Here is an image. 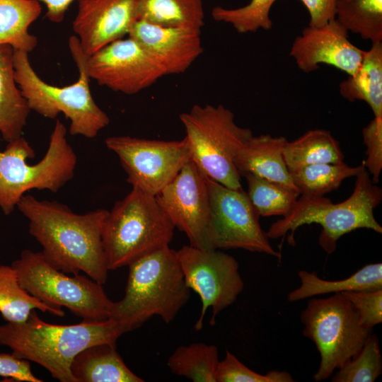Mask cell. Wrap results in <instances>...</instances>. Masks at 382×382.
Wrapping results in <instances>:
<instances>
[{"label": "cell", "mask_w": 382, "mask_h": 382, "mask_svg": "<svg viewBox=\"0 0 382 382\" xmlns=\"http://www.w3.org/2000/svg\"><path fill=\"white\" fill-rule=\"evenodd\" d=\"M16 207L28 219L30 234L52 267L73 274L83 272L99 284L106 282L109 270L102 236L108 210L79 214L64 204L31 195H24Z\"/></svg>", "instance_id": "1"}, {"label": "cell", "mask_w": 382, "mask_h": 382, "mask_svg": "<svg viewBox=\"0 0 382 382\" xmlns=\"http://www.w3.org/2000/svg\"><path fill=\"white\" fill-rule=\"evenodd\" d=\"M122 334L111 319L56 325L43 321L33 310L25 321L0 325V345L19 359L40 364L61 382H75L70 369L74 357L96 344H116Z\"/></svg>", "instance_id": "2"}, {"label": "cell", "mask_w": 382, "mask_h": 382, "mask_svg": "<svg viewBox=\"0 0 382 382\" xmlns=\"http://www.w3.org/2000/svg\"><path fill=\"white\" fill-rule=\"evenodd\" d=\"M123 298L113 301L109 319L123 333L154 316L171 323L190 296L176 250L169 245L131 262Z\"/></svg>", "instance_id": "3"}, {"label": "cell", "mask_w": 382, "mask_h": 382, "mask_svg": "<svg viewBox=\"0 0 382 382\" xmlns=\"http://www.w3.org/2000/svg\"><path fill=\"white\" fill-rule=\"evenodd\" d=\"M69 47L79 70L74 83L61 87L47 83L34 70L28 53L16 50L13 52L14 79L30 110L50 119L62 113L70 120L71 135L92 139L108 125L110 118L91 95L86 67L88 56L76 36L69 37Z\"/></svg>", "instance_id": "4"}, {"label": "cell", "mask_w": 382, "mask_h": 382, "mask_svg": "<svg viewBox=\"0 0 382 382\" xmlns=\"http://www.w3.org/2000/svg\"><path fill=\"white\" fill-rule=\"evenodd\" d=\"M354 188L345 201L332 203L326 197L300 195L291 212L271 224L266 234L269 238H284L294 245L296 229L306 224H318L322 230L318 243L328 255L337 247V241L345 234L358 228H368L378 233L382 227L374 216V209L382 200V190L374 184L365 167L355 176Z\"/></svg>", "instance_id": "5"}, {"label": "cell", "mask_w": 382, "mask_h": 382, "mask_svg": "<svg viewBox=\"0 0 382 382\" xmlns=\"http://www.w3.org/2000/svg\"><path fill=\"white\" fill-rule=\"evenodd\" d=\"M175 228L156 196L132 187L105 221L102 240L108 270L128 266L169 245Z\"/></svg>", "instance_id": "6"}, {"label": "cell", "mask_w": 382, "mask_h": 382, "mask_svg": "<svg viewBox=\"0 0 382 382\" xmlns=\"http://www.w3.org/2000/svg\"><path fill=\"white\" fill-rule=\"evenodd\" d=\"M34 157L33 149L23 137L9 141L5 150L0 151V208L6 215L26 192L37 189L57 192L73 178L77 157L61 121L57 120L54 125L43 158L29 165L27 159Z\"/></svg>", "instance_id": "7"}, {"label": "cell", "mask_w": 382, "mask_h": 382, "mask_svg": "<svg viewBox=\"0 0 382 382\" xmlns=\"http://www.w3.org/2000/svg\"><path fill=\"white\" fill-rule=\"evenodd\" d=\"M179 118L184 126L190 158L209 178L231 189L242 190L234 159L253 135L238 126L222 105H195Z\"/></svg>", "instance_id": "8"}, {"label": "cell", "mask_w": 382, "mask_h": 382, "mask_svg": "<svg viewBox=\"0 0 382 382\" xmlns=\"http://www.w3.org/2000/svg\"><path fill=\"white\" fill-rule=\"evenodd\" d=\"M11 265L21 286L40 301L59 309L66 307L83 320L109 319L113 301L103 284L79 274L67 276L52 267L42 252L28 249Z\"/></svg>", "instance_id": "9"}, {"label": "cell", "mask_w": 382, "mask_h": 382, "mask_svg": "<svg viewBox=\"0 0 382 382\" xmlns=\"http://www.w3.org/2000/svg\"><path fill=\"white\" fill-rule=\"evenodd\" d=\"M303 335L312 340L320 362L313 379L330 377L362 348L371 330L363 326L353 304L341 293L311 299L300 316Z\"/></svg>", "instance_id": "10"}, {"label": "cell", "mask_w": 382, "mask_h": 382, "mask_svg": "<svg viewBox=\"0 0 382 382\" xmlns=\"http://www.w3.org/2000/svg\"><path fill=\"white\" fill-rule=\"evenodd\" d=\"M105 144L118 156L132 187L154 196L191 161L185 137L163 141L112 136L105 139Z\"/></svg>", "instance_id": "11"}, {"label": "cell", "mask_w": 382, "mask_h": 382, "mask_svg": "<svg viewBox=\"0 0 382 382\" xmlns=\"http://www.w3.org/2000/svg\"><path fill=\"white\" fill-rule=\"evenodd\" d=\"M187 286L197 293L202 308L194 328L200 330L207 310L212 308L211 325L216 316L233 304L243 291L244 283L238 261L229 254L215 250H205L183 245L176 250Z\"/></svg>", "instance_id": "12"}, {"label": "cell", "mask_w": 382, "mask_h": 382, "mask_svg": "<svg viewBox=\"0 0 382 382\" xmlns=\"http://www.w3.org/2000/svg\"><path fill=\"white\" fill-rule=\"evenodd\" d=\"M210 238L214 249H243L281 259L259 223L260 216L243 190L228 188L207 176Z\"/></svg>", "instance_id": "13"}, {"label": "cell", "mask_w": 382, "mask_h": 382, "mask_svg": "<svg viewBox=\"0 0 382 382\" xmlns=\"http://www.w3.org/2000/svg\"><path fill=\"white\" fill-rule=\"evenodd\" d=\"M156 197L175 228L186 235L190 245L215 250L210 238L207 176L192 161Z\"/></svg>", "instance_id": "14"}, {"label": "cell", "mask_w": 382, "mask_h": 382, "mask_svg": "<svg viewBox=\"0 0 382 382\" xmlns=\"http://www.w3.org/2000/svg\"><path fill=\"white\" fill-rule=\"evenodd\" d=\"M86 67L91 79L127 95L136 94L165 76L160 66L129 36L88 56Z\"/></svg>", "instance_id": "15"}, {"label": "cell", "mask_w": 382, "mask_h": 382, "mask_svg": "<svg viewBox=\"0 0 382 382\" xmlns=\"http://www.w3.org/2000/svg\"><path fill=\"white\" fill-rule=\"evenodd\" d=\"M364 52L349 40L348 31L335 18L321 26L305 28L294 40L289 55L305 73L325 64L352 76L359 67Z\"/></svg>", "instance_id": "16"}, {"label": "cell", "mask_w": 382, "mask_h": 382, "mask_svg": "<svg viewBox=\"0 0 382 382\" xmlns=\"http://www.w3.org/2000/svg\"><path fill=\"white\" fill-rule=\"evenodd\" d=\"M78 3L73 30L87 56L128 36L139 20V0H78Z\"/></svg>", "instance_id": "17"}, {"label": "cell", "mask_w": 382, "mask_h": 382, "mask_svg": "<svg viewBox=\"0 0 382 382\" xmlns=\"http://www.w3.org/2000/svg\"><path fill=\"white\" fill-rule=\"evenodd\" d=\"M128 36L160 66L165 76L186 71L203 52L201 30L137 20Z\"/></svg>", "instance_id": "18"}, {"label": "cell", "mask_w": 382, "mask_h": 382, "mask_svg": "<svg viewBox=\"0 0 382 382\" xmlns=\"http://www.w3.org/2000/svg\"><path fill=\"white\" fill-rule=\"evenodd\" d=\"M286 141L284 137L253 135L235 157L238 174L252 173L298 191L284 159Z\"/></svg>", "instance_id": "19"}, {"label": "cell", "mask_w": 382, "mask_h": 382, "mask_svg": "<svg viewBox=\"0 0 382 382\" xmlns=\"http://www.w3.org/2000/svg\"><path fill=\"white\" fill-rule=\"evenodd\" d=\"M75 382H144L125 364L116 344L99 343L79 352L70 366Z\"/></svg>", "instance_id": "20"}, {"label": "cell", "mask_w": 382, "mask_h": 382, "mask_svg": "<svg viewBox=\"0 0 382 382\" xmlns=\"http://www.w3.org/2000/svg\"><path fill=\"white\" fill-rule=\"evenodd\" d=\"M13 52L0 45V132L8 142L22 137L31 111L14 79Z\"/></svg>", "instance_id": "21"}, {"label": "cell", "mask_w": 382, "mask_h": 382, "mask_svg": "<svg viewBox=\"0 0 382 382\" xmlns=\"http://www.w3.org/2000/svg\"><path fill=\"white\" fill-rule=\"evenodd\" d=\"M339 91L350 102H366L375 117H382V42L364 52L359 67L340 83Z\"/></svg>", "instance_id": "22"}, {"label": "cell", "mask_w": 382, "mask_h": 382, "mask_svg": "<svg viewBox=\"0 0 382 382\" xmlns=\"http://www.w3.org/2000/svg\"><path fill=\"white\" fill-rule=\"evenodd\" d=\"M301 285L287 295L289 302H295L314 296L342 293L350 291H369L382 289V264H368L352 275L341 280L321 279L316 272L300 270Z\"/></svg>", "instance_id": "23"}, {"label": "cell", "mask_w": 382, "mask_h": 382, "mask_svg": "<svg viewBox=\"0 0 382 382\" xmlns=\"http://www.w3.org/2000/svg\"><path fill=\"white\" fill-rule=\"evenodd\" d=\"M42 11L35 0H0V45L27 53L37 45V37L29 33L30 26Z\"/></svg>", "instance_id": "24"}, {"label": "cell", "mask_w": 382, "mask_h": 382, "mask_svg": "<svg viewBox=\"0 0 382 382\" xmlns=\"http://www.w3.org/2000/svg\"><path fill=\"white\" fill-rule=\"evenodd\" d=\"M283 156L289 170L313 164L340 163L345 158L338 141L329 131L320 129L287 141Z\"/></svg>", "instance_id": "25"}, {"label": "cell", "mask_w": 382, "mask_h": 382, "mask_svg": "<svg viewBox=\"0 0 382 382\" xmlns=\"http://www.w3.org/2000/svg\"><path fill=\"white\" fill-rule=\"evenodd\" d=\"M139 19L161 26L201 30L204 25L202 0H139Z\"/></svg>", "instance_id": "26"}, {"label": "cell", "mask_w": 382, "mask_h": 382, "mask_svg": "<svg viewBox=\"0 0 382 382\" xmlns=\"http://www.w3.org/2000/svg\"><path fill=\"white\" fill-rule=\"evenodd\" d=\"M63 317L62 309L52 307L27 292L20 284L11 265H0V313L10 323L25 321L33 310Z\"/></svg>", "instance_id": "27"}, {"label": "cell", "mask_w": 382, "mask_h": 382, "mask_svg": "<svg viewBox=\"0 0 382 382\" xmlns=\"http://www.w3.org/2000/svg\"><path fill=\"white\" fill-rule=\"evenodd\" d=\"M363 168V163L351 167L342 162L309 165L289 171L300 195L316 197L337 190L344 180L356 176Z\"/></svg>", "instance_id": "28"}, {"label": "cell", "mask_w": 382, "mask_h": 382, "mask_svg": "<svg viewBox=\"0 0 382 382\" xmlns=\"http://www.w3.org/2000/svg\"><path fill=\"white\" fill-rule=\"evenodd\" d=\"M219 361L215 345L196 342L179 346L169 357L167 365L173 374L193 382H216Z\"/></svg>", "instance_id": "29"}, {"label": "cell", "mask_w": 382, "mask_h": 382, "mask_svg": "<svg viewBox=\"0 0 382 382\" xmlns=\"http://www.w3.org/2000/svg\"><path fill=\"white\" fill-rule=\"evenodd\" d=\"M335 19L364 40L382 42V0H335Z\"/></svg>", "instance_id": "30"}, {"label": "cell", "mask_w": 382, "mask_h": 382, "mask_svg": "<svg viewBox=\"0 0 382 382\" xmlns=\"http://www.w3.org/2000/svg\"><path fill=\"white\" fill-rule=\"evenodd\" d=\"M248 183V197L260 216L288 215L300 193L281 184L258 175H243Z\"/></svg>", "instance_id": "31"}, {"label": "cell", "mask_w": 382, "mask_h": 382, "mask_svg": "<svg viewBox=\"0 0 382 382\" xmlns=\"http://www.w3.org/2000/svg\"><path fill=\"white\" fill-rule=\"evenodd\" d=\"M277 0H250L246 5L233 8L218 6L212 10L213 19L230 24L239 33H255L259 29L270 30L272 6Z\"/></svg>", "instance_id": "32"}, {"label": "cell", "mask_w": 382, "mask_h": 382, "mask_svg": "<svg viewBox=\"0 0 382 382\" xmlns=\"http://www.w3.org/2000/svg\"><path fill=\"white\" fill-rule=\"evenodd\" d=\"M382 372L378 339L371 333L361 350L333 375L332 382H374Z\"/></svg>", "instance_id": "33"}, {"label": "cell", "mask_w": 382, "mask_h": 382, "mask_svg": "<svg viewBox=\"0 0 382 382\" xmlns=\"http://www.w3.org/2000/svg\"><path fill=\"white\" fill-rule=\"evenodd\" d=\"M216 382H292L291 374L286 371H271L260 374L249 369L228 350L219 361L216 373Z\"/></svg>", "instance_id": "34"}, {"label": "cell", "mask_w": 382, "mask_h": 382, "mask_svg": "<svg viewBox=\"0 0 382 382\" xmlns=\"http://www.w3.org/2000/svg\"><path fill=\"white\" fill-rule=\"evenodd\" d=\"M341 294L355 307L363 326L371 330L375 325L382 323V289Z\"/></svg>", "instance_id": "35"}, {"label": "cell", "mask_w": 382, "mask_h": 382, "mask_svg": "<svg viewBox=\"0 0 382 382\" xmlns=\"http://www.w3.org/2000/svg\"><path fill=\"white\" fill-rule=\"evenodd\" d=\"M362 137L366 147V158L362 163L371 181L377 184L382 170V117H374L362 129Z\"/></svg>", "instance_id": "36"}, {"label": "cell", "mask_w": 382, "mask_h": 382, "mask_svg": "<svg viewBox=\"0 0 382 382\" xmlns=\"http://www.w3.org/2000/svg\"><path fill=\"white\" fill-rule=\"evenodd\" d=\"M0 376L15 381H43L33 374L29 361L12 354L0 353Z\"/></svg>", "instance_id": "37"}, {"label": "cell", "mask_w": 382, "mask_h": 382, "mask_svg": "<svg viewBox=\"0 0 382 382\" xmlns=\"http://www.w3.org/2000/svg\"><path fill=\"white\" fill-rule=\"evenodd\" d=\"M310 16L308 26L318 27L335 18V0H299Z\"/></svg>", "instance_id": "38"}, {"label": "cell", "mask_w": 382, "mask_h": 382, "mask_svg": "<svg viewBox=\"0 0 382 382\" xmlns=\"http://www.w3.org/2000/svg\"><path fill=\"white\" fill-rule=\"evenodd\" d=\"M44 3L46 6L45 16L52 23L62 22L70 5L75 0H35Z\"/></svg>", "instance_id": "39"}]
</instances>
